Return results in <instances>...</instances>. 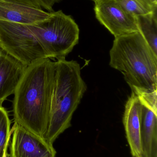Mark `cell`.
Masks as SVG:
<instances>
[{"label": "cell", "mask_w": 157, "mask_h": 157, "mask_svg": "<svg viewBox=\"0 0 157 157\" xmlns=\"http://www.w3.org/2000/svg\"><path fill=\"white\" fill-rule=\"evenodd\" d=\"M56 62L40 59L26 66L14 93V122L44 138L49 120Z\"/></svg>", "instance_id": "obj_1"}, {"label": "cell", "mask_w": 157, "mask_h": 157, "mask_svg": "<svg viewBox=\"0 0 157 157\" xmlns=\"http://www.w3.org/2000/svg\"><path fill=\"white\" fill-rule=\"evenodd\" d=\"M109 65L122 73L142 104L157 111V54L139 31L115 37Z\"/></svg>", "instance_id": "obj_2"}, {"label": "cell", "mask_w": 157, "mask_h": 157, "mask_svg": "<svg viewBox=\"0 0 157 157\" xmlns=\"http://www.w3.org/2000/svg\"><path fill=\"white\" fill-rule=\"evenodd\" d=\"M57 59L49 120L44 136L53 144L60 135L71 127L74 113L87 90L77 62L67 61L65 58Z\"/></svg>", "instance_id": "obj_3"}, {"label": "cell", "mask_w": 157, "mask_h": 157, "mask_svg": "<svg viewBox=\"0 0 157 157\" xmlns=\"http://www.w3.org/2000/svg\"><path fill=\"white\" fill-rule=\"evenodd\" d=\"M29 26L49 59L65 58L79 41L78 25L61 10L51 12L49 18Z\"/></svg>", "instance_id": "obj_4"}, {"label": "cell", "mask_w": 157, "mask_h": 157, "mask_svg": "<svg viewBox=\"0 0 157 157\" xmlns=\"http://www.w3.org/2000/svg\"><path fill=\"white\" fill-rule=\"evenodd\" d=\"M0 48L26 66L48 58L29 25L0 20Z\"/></svg>", "instance_id": "obj_5"}, {"label": "cell", "mask_w": 157, "mask_h": 157, "mask_svg": "<svg viewBox=\"0 0 157 157\" xmlns=\"http://www.w3.org/2000/svg\"><path fill=\"white\" fill-rule=\"evenodd\" d=\"M96 17L115 37L139 31L135 17L115 0H95Z\"/></svg>", "instance_id": "obj_6"}, {"label": "cell", "mask_w": 157, "mask_h": 157, "mask_svg": "<svg viewBox=\"0 0 157 157\" xmlns=\"http://www.w3.org/2000/svg\"><path fill=\"white\" fill-rule=\"evenodd\" d=\"M10 157H56L53 144L14 122Z\"/></svg>", "instance_id": "obj_7"}, {"label": "cell", "mask_w": 157, "mask_h": 157, "mask_svg": "<svg viewBox=\"0 0 157 157\" xmlns=\"http://www.w3.org/2000/svg\"><path fill=\"white\" fill-rule=\"evenodd\" d=\"M51 13L17 2L0 0V20L23 25H33L49 18Z\"/></svg>", "instance_id": "obj_8"}, {"label": "cell", "mask_w": 157, "mask_h": 157, "mask_svg": "<svg viewBox=\"0 0 157 157\" xmlns=\"http://www.w3.org/2000/svg\"><path fill=\"white\" fill-rule=\"evenodd\" d=\"M141 103L132 92L125 104L123 117L126 138L133 157H142L141 135Z\"/></svg>", "instance_id": "obj_9"}, {"label": "cell", "mask_w": 157, "mask_h": 157, "mask_svg": "<svg viewBox=\"0 0 157 157\" xmlns=\"http://www.w3.org/2000/svg\"><path fill=\"white\" fill-rule=\"evenodd\" d=\"M26 66L1 49L0 51V106L14 94Z\"/></svg>", "instance_id": "obj_10"}, {"label": "cell", "mask_w": 157, "mask_h": 157, "mask_svg": "<svg viewBox=\"0 0 157 157\" xmlns=\"http://www.w3.org/2000/svg\"><path fill=\"white\" fill-rule=\"evenodd\" d=\"M142 157H157V112L141 103Z\"/></svg>", "instance_id": "obj_11"}, {"label": "cell", "mask_w": 157, "mask_h": 157, "mask_svg": "<svg viewBox=\"0 0 157 157\" xmlns=\"http://www.w3.org/2000/svg\"><path fill=\"white\" fill-rule=\"evenodd\" d=\"M135 18L139 32L157 54V10Z\"/></svg>", "instance_id": "obj_12"}, {"label": "cell", "mask_w": 157, "mask_h": 157, "mask_svg": "<svg viewBox=\"0 0 157 157\" xmlns=\"http://www.w3.org/2000/svg\"><path fill=\"white\" fill-rule=\"evenodd\" d=\"M125 11L135 17L147 14L157 10V5L149 0H115Z\"/></svg>", "instance_id": "obj_13"}, {"label": "cell", "mask_w": 157, "mask_h": 157, "mask_svg": "<svg viewBox=\"0 0 157 157\" xmlns=\"http://www.w3.org/2000/svg\"><path fill=\"white\" fill-rule=\"evenodd\" d=\"M11 135V121L8 113L2 106H0V157H4L7 152Z\"/></svg>", "instance_id": "obj_14"}, {"label": "cell", "mask_w": 157, "mask_h": 157, "mask_svg": "<svg viewBox=\"0 0 157 157\" xmlns=\"http://www.w3.org/2000/svg\"><path fill=\"white\" fill-rule=\"evenodd\" d=\"M17 2L28 5L39 9L47 10L49 12L53 11V6L61 0H14Z\"/></svg>", "instance_id": "obj_15"}, {"label": "cell", "mask_w": 157, "mask_h": 157, "mask_svg": "<svg viewBox=\"0 0 157 157\" xmlns=\"http://www.w3.org/2000/svg\"><path fill=\"white\" fill-rule=\"evenodd\" d=\"M4 157H7V152H6V153H5V154Z\"/></svg>", "instance_id": "obj_16"}, {"label": "cell", "mask_w": 157, "mask_h": 157, "mask_svg": "<svg viewBox=\"0 0 157 157\" xmlns=\"http://www.w3.org/2000/svg\"><path fill=\"white\" fill-rule=\"evenodd\" d=\"M92 1H94V2H95V0H92Z\"/></svg>", "instance_id": "obj_17"}, {"label": "cell", "mask_w": 157, "mask_h": 157, "mask_svg": "<svg viewBox=\"0 0 157 157\" xmlns=\"http://www.w3.org/2000/svg\"><path fill=\"white\" fill-rule=\"evenodd\" d=\"M1 48H0V51H1Z\"/></svg>", "instance_id": "obj_18"}, {"label": "cell", "mask_w": 157, "mask_h": 157, "mask_svg": "<svg viewBox=\"0 0 157 157\" xmlns=\"http://www.w3.org/2000/svg\"></svg>", "instance_id": "obj_19"}]
</instances>
